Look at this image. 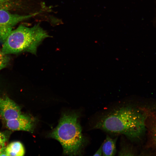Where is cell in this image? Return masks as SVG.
<instances>
[{"mask_svg": "<svg viewBox=\"0 0 156 156\" xmlns=\"http://www.w3.org/2000/svg\"><path fill=\"white\" fill-rule=\"evenodd\" d=\"M147 115L144 110L129 103L117 105L99 117L93 128L125 135L131 141L139 139L146 129Z\"/></svg>", "mask_w": 156, "mask_h": 156, "instance_id": "obj_1", "label": "cell"}, {"mask_svg": "<svg viewBox=\"0 0 156 156\" xmlns=\"http://www.w3.org/2000/svg\"><path fill=\"white\" fill-rule=\"evenodd\" d=\"M49 37L39 23L31 27L21 25L12 31L2 44L1 50L7 55L25 52L36 55L38 47Z\"/></svg>", "mask_w": 156, "mask_h": 156, "instance_id": "obj_2", "label": "cell"}, {"mask_svg": "<svg viewBox=\"0 0 156 156\" xmlns=\"http://www.w3.org/2000/svg\"><path fill=\"white\" fill-rule=\"evenodd\" d=\"M78 118L75 114H64L57 126L49 135L60 143L65 154H78L83 146L85 140Z\"/></svg>", "mask_w": 156, "mask_h": 156, "instance_id": "obj_3", "label": "cell"}, {"mask_svg": "<svg viewBox=\"0 0 156 156\" xmlns=\"http://www.w3.org/2000/svg\"><path fill=\"white\" fill-rule=\"evenodd\" d=\"M38 12L27 15L14 13L0 10V43L2 44L13 30V27L18 23L27 19Z\"/></svg>", "mask_w": 156, "mask_h": 156, "instance_id": "obj_4", "label": "cell"}, {"mask_svg": "<svg viewBox=\"0 0 156 156\" xmlns=\"http://www.w3.org/2000/svg\"><path fill=\"white\" fill-rule=\"evenodd\" d=\"M21 114L20 107L7 97L0 98V114L6 121L15 118Z\"/></svg>", "mask_w": 156, "mask_h": 156, "instance_id": "obj_5", "label": "cell"}, {"mask_svg": "<svg viewBox=\"0 0 156 156\" xmlns=\"http://www.w3.org/2000/svg\"><path fill=\"white\" fill-rule=\"evenodd\" d=\"M6 126L11 130L32 132L35 126V120L29 116L21 114L17 118L6 121Z\"/></svg>", "mask_w": 156, "mask_h": 156, "instance_id": "obj_6", "label": "cell"}, {"mask_svg": "<svg viewBox=\"0 0 156 156\" xmlns=\"http://www.w3.org/2000/svg\"><path fill=\"white\" fill-rule=\"evenodd\" d=\"M24 4L23 0H0V10L20 14L18 12L24 8Z\"/></svg>", "mask_w": 156, "mask_h": 156, "instance_id": "obj_7", "label": "cell"}, {"mask_svg": "<svg viewBox=\"0 0 156 156\" xmlns=\"http://www.w3.org/2000/svg\"><path fill=\"white\" fill-rule=\"evenodd\" d=\"M117 137L114 138L107 135L102 144V155L114 156L116 152V142Z\"/></svg>", "mask_w": 156, "mask_h": 156, "instance_id": "obj_8", "label": "cell"}, {"mask_svg": "<svg viewBox=\"0 0 156 156\" xmlns=\"http://www.w3.org/2000/svg\"><path fill=\"white\" fill-rule=\"evenodd\" d=\"M5 151L7 156H22L25 154L24 148L19 141L11 143L5 147Z\"/></svg>", "mask_w": 156, "mask_h": 156, "instance_id": "obj_9", "label": "cell"}, {"mask_svg": "<svg viewBox=\"0 0 156 156\" xmlns=\"http://www.w3.org/2000/svg\"><path fill=\"white\" fill-rule=\"evenodd\" d=\"M121 145L120 150L118 152V155L129 156L134 155L132 146L127 143L123 142L122 141Z\"/></svg>", "mask_w": 156, "mask_h": 156, "instance_id": "obj_10", "label": "cell"}, {"mask_svg": "<svg viewBox=\"0 0 156 156\" xmlns=\"http://www.w3.org/2000/svg\"><path fill=\"white\" fill-rule=\"evenodd\" d=\"M148 128L151 139L156 145V118L150 120Z\"/></svg>", "mask_w": 156, "mask_h": 156, "instance_id": "obj_11", "label": "cell"}, {"mask_svg": "<svg viewBox=\"0 0 156 156\" xmlns=\"http://www.w3.org/2000/svg\"><path fill=\"white\" fill-rule=\"evenodd\" d=\"M0 49V70L6 67L9 64L10 59L8 55Z\"/></svg>", "mask_w": 156, "mask_h": 156, "instance_id": "obj_12", "label": "cell"}, {"mask_svg": "<svg viewBox=\"0 0 156 156\" xmlns=\"http://www.w3.org/2000/svg\"><path fill=\"white\" fill-rule=\"evenodd\" d=\"M6 141V138L5 135L0 132V146H5Z\"/></svg>", "mask_w": 156, "mask_h": 156, "instance_id": "obj_13", "label": "cell"}, {"mask_svg": "<svg viewBox=\"0 0 156 156\" xmlns=\"http://www.w3.org/2000/svg\"><path fill=\"white\" fill-rule=\"evenodd\" d=\"M102 144L100 146L98 149L94 153V156H101L102 155Z\"/></svg>", "mask_w": 156, "mask_h": 156, "instance_id": "obj_14", "label": "cell"}, {"mask_svg": "<svg viewBox=\"0 0 156 156\" xmlns=\"http://www.w3.org/2000/svg\"><path fill=\"white\" fill-rule=\"evenodd\" d=\"M5 148V146H0V155L4 151Z\"/></svg>", "mask_w": 156, "mask_h": 156, "instance_id": "obj_15", "label": "cell"}, {"mask_svg": "<svg viewBox=\"0 0 156 156\" xmlns=\"http://www.w3.org/2000/svg\"><path fill=\"white\" fill-rule=\"evenodd\" d=\"M154 21H155V22L156 23V16L155 17V18Z\"/></svg>", "mask_w": 156, "mask_h": 156, "instance_id": "obj_16", "label": "cell"}]
</instances>
